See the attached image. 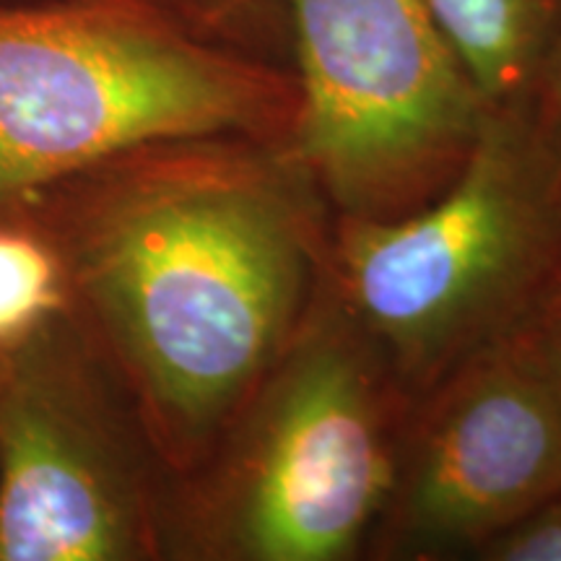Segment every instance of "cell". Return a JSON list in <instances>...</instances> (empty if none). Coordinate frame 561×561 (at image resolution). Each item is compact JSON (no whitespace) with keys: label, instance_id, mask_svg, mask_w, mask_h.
I'll list each match as a JSON object with an SVG mask.
<instances>
[{"label":"cell","instance_id":"cell-1","mask_svg":"<svg viewBox=\"0 0 561 561\" xmlns=\"http://www.w3.org/2000/svg\"><path fill=\"white\" fill-rule=\"evenodd\" d=\"M76 182L70 291L153 453L193 473L325 286L333 210L286 144L242 136L144 146Z\"/></svg>","mask_w":561,"mask_h":561},{"label":"cell","instance_id":"cell-2","mask_svg":"<svg viewBox=\"0 0 561 561\" xmlns=\"http://www.w3.org/2000/svg\"><path fill=\"white\" fill-rule=\"evenodd\" d=\"M289 66L161 0H0V203L164 140L289 144Z\"/></svg>","mask_w":561,"mask_h":561},{"label":"cell","instance_id":"cell-3","mask_svg":"<svg viewBox=\"0 0 561 561\" xmlns=\"http://www.w3.org/2000/svg\"><path fill=\"white\" fill-rule=\"evenodd\" d=\"M331 286L419 398L561 284V170L530 107L489 110L450 185L396 219L333 216Z\"/></svg>","mask_w":561,"mask_h":561},{"label":"cell","instance_id":"cell-4","mask_svg":"<svg viewBox=\"0 0 561 561\" xmlns=\"http://www.w3.org/2000/svg\"><path fill=\"white\" fill-rule=\"evenodd\" d=\"M409 405L328 276L297 335L193 471V549L229 561L364 559Z\"/></svg>","mask_w":561,"mask_h":561},{"label":"cell","instance_id":"cell-5","mask_svg":"<svg viewBox=\"0 0 561 561\" xmlns=\"http://www.w3.org/2000/svg\"><path fill=\"white\" fill-rule=\"evenodd\" d=\"M299 110L286 149L333 216L396 219L462 170L489 107L426 0H284Z\"/></svg>","mask_w":561,"mask_h":561},{"label":"cell","instance_id":"cell-6","mask_svg":"<svg viewBox=\"0 0 561 561\" xmlns=\"http://www.w3.org/2000/svg\"><path fill=\"white\" fill-rule=\"evenodd\" d=\"M561 491V398L520 328L413 398L364 559H476Z\"/></svg>","mask_w":561,"mask_h":561},{"label":"cell","instance_id":"cell-7","mask_svg":"<svg viewBox=\"0 0 561 561\" xmlns=\"http://www.w3.org/2000/svg\"><path fill=\"white\" fill-rule=\"evenodd\" d=\"M55 322L0 354V561H130L161 549L128 430Z\"/></svg>","mask_w":561,"mask_h":561},{"label":"cell","instance_id":"cell-8","mask_svg":"<svg viewBox=\"0 0 561 561\" xmlns=\"http://www.w3.org/2000/svg\"><path fill=\"white\" fill-rule=\"evenodd\" d=\"M489 110L530 107L561 24V0H426Z\"/></svg>","mask_w":561,"mask_h":561},{"label":"cell","instance_id":"cell-9","mask_svg":"<svg viewBox=\"0 0 561 561\" xmlns=\"http://www.w3.org/2000/svg\"><path fill=\"white\" fill-rule=\"evenodd\" d=\"M68 294L66 263L53 244L0 227V354L58 322Z\"/></svg>","mask_w":561,"mask_h":561},{"label":"cell","instance_id":"cell-10","mask_svg":"<svg viewBox=\"0 0 561 561\" xmlns=\"http://www.w3.org/2000/svg\"><path fill=\"white\" fill-rule=\"evenodd\" d=\"M195 30L263 58L291 66L284 0H161Z\"/></svg>","mask_w":561,"mask_h":561},{"label":"cell","instance_id":"cell-11","mask_svg":"<svg viewBox=\"0 0 561 561\" xmlns=\"http://www.w3.org/2000/svg\"><path fill=\"white\" fill-rule=\"evenodd\" d=\"M479 561H561V491L479 551Z\"/></svg>","mask_w":561,"mask_h":561},{"label":"cell","instance_id":"cell-12","mask_svg":"<svg viewBox=\"0 0 561 561\" xmlns=\"http://www.w3.org/2000/svg\"><path fill=\"white\" fill-rule=\"evenodd\" d=\"M530 115L561 170V24L533 91Z\"/></svg>","mask_w":561,"mask_h":561},{"label":"cell","instance_id":"cell-13","mask_svg":"<svg viewBox=\"0 0 561 561\" xmlns=\"http://www.w3.org/2000/svg\"><path fill=\"white\" fill-rule=\"evenodd\" d=\"M520 333L561 398V284L530 314V320L523 322Z\"/></svg>","mask_w":561,"mask_h":561}]
</instances>
